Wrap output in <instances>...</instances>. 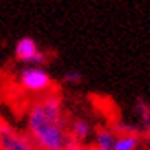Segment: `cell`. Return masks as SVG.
I'll use <instances>...</instances> for the list:
<instances>
[{"mask_svg": "<svg viewBox=\"0 0 150 150\" xmlns=\"http://www.w3.org/2000/svg\"><path fill=\"white\" fill-rule=\"evenodd\" d=\"M27 135L35 150H64L68 142V118L61 96L47 93L29 108Z\"/></svg>", "mask_w": 150, "mask_h": 150, "instance_id": "cell-1", "label": "cell"}, {"mask_svg": "<svg viewBox=\"0 0 150 150\" xmlns=\"http://www.w3.org/2000/svg\"><path fill=\"white\" fill-rule=\"evenodd\" d=\"M19 84L32 95L52 93V78L42 66H25L19 74Z\"/></svg>", "mask_w": 150, "mask_h": 150, "instance_id": "cell-2", "label": "cell"}, {"mask_svg": "<svg viewBox=\"0 0 150 150\" xmlns=\"http://www.w3.org/2000/svg\"><path fill=\"white\" fill-rule=\"evenodd\" d=\"M0 150H35L30 137L0 118Z\"/></svg>", "mask_w": 150, "mask_h": 150, "instance_id": "cell-3", "label": "cell"}, {"mask_svg": "<svg viewBox=\"0 0 150 150\" xmlns=\"http://www.w3.org/2000/svg\"><path fill=\"white\" fill-rule=\"evenodd\" d=\"M15 56L19 61L25 62L27 66H42L46 62V54L39 49L37 42L32 37H22L17 41Z\"/></svg>", "mask_w": 150, "mask_h": 150, "instance_id": "cell-4", "label": "cell"}, {"mask_svg": "<svg viewBox=\"0 0 150 150\" xmlns=\"http://www.w3.org/2000/svg\"><path fill=\"white\" fill-rule=\"evenodd\" d=\"M68 135L69 138H73L74 142L83 143L89 135H91V127L86 120L78 118L74 122H71V125H68Z\"/></svg>", "mask_w": 150, "mask_h": 150, "instance_id": "cell-5", "label": "cell"}, {"mask_svg": "<svg viewBox=\"0 0 150 150\" xmlns=\"http://www.w3.org/2000/svg\"><path fill=\"white\" fill-rule=\"evenodd\" d=\"M140 143H142V137L138 135V132L122 133L115 137L113 150H138Z\"/></svg>", "mask_w": 150, "mask_h": 150, "instance_id": "cell-6", "label": "cell"}, {"mask_svg": "<svg viewBox=\"0 0 150 150\" xmlns=\"http://www.w3.org/2000/svg\"><path fill=\"white\" fill-rule=\"evenodd\" d=\"M115 133L110 128H100L96 132L95 138V149L96 150H113V143H115Z\"/></svg>", "mask_w": 150, "mask_h": 150, "instance_id": "cell-7", "label": "cell"}, {"mask_svg": "<svg viewBox=\"0 0 150 150\" xmlns=\"http://www.w3.org/2000/svg\"><path fill=\"white\" fill-rule=\"evenodd\" d=\"M137 108H138V111H140V115L143 118V125H147V128H149V105L140 100L137 103Z\"/></svg>", "mask_w": 150, "mask_h": 150, "instance_id": "cell-8", "label": "cell"}, {"mask_svg": "<svg viewBox=\"0 0 150 150\" xmlns=\"http://www.w3.org/2000/svg\"><path fill=\"white\" fill-rule=\"evenodd\" d=\"M64 81L69 83V84H78V83L81 81L79 71H68V73L64 74Z\"/></svg>", "mask_w": 150, "mask_h": 150, "instance_id": "cell-9", "label": "cell"}, {"mask_svg": "<svg viewBox=\"0 0 150 150\" xmlns=\"http://www.w3.org/2000/svg\"><path fill=\"white\" fill-rule=\"evenodd\" d=\"M79 150H96V149H95V145H91V143H81Z\"/></svg>", "mask_w": 150, "mask_h": 150, "instance_id": "cell-10", "label": "cell"}]
</instances>
